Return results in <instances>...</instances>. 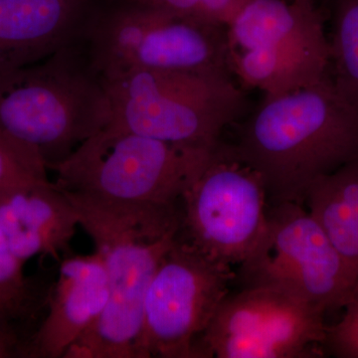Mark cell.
<instances>
[{"label":"cell","mask_w":358,"mask_h":358,"mask_svg":"<svg viewBox=\"0 0 358 358\" xmlns=\"http://www.w3.org/2000/svg\"><path fill=\"white\" fill-rule=\"evenodd\" d=\"M63 190L103 259L110 288L101 317L63 358H136L145 294L178 239L181 208Z\"/></svg>","instance_id":"6da1fadb"},{"label":"cell","mask_w":358,"mask_h":358,"mask_svg":"<svg viewBox=\"0 0 358 358\" xmlns=\"http://www.w3.org/2000/svg\"><path fill=\"white\" fill-rule=\"evenodd\" d=\"M233 148L262 179L268 205L303 204L315 181L358 162V110L326 76L265 96Z\"/></svg>","instance_id":"7a4b0ae2"},{"label":"cell","mask_w":358,"mask_h":358,"mask_svg":"<svg viewBox=\"0 0 358 358\" xmlns=\"http://www.w3.org/2000/svg\"><path fill=\"white\" fill-rule=\"evenodd\" d=\"M109 120L102 77L80 39L34 64L0 73V129L36 148L48 171Z\"/></svg>","instance_id":"3957f363"},{"label":"cell","mask_w":358,"mask_h":358,"mask_svg":"<svg viewBox=\"0 0 358 358\" xmlns=\"http://www.w3.org/2000/svg\"><path fill=\"white\" fill-rule=\"evenodd\" d=\"M102 79L107 126L189 147H217L245 103L228 72L136 70Z\"/></svg>","instance_id":"277c9868"},{"label":"cell","mask_w":358,"mask_h":358,"mask_svg":"<svg viewBox=\"0 0 358 358\" xmlns=\"http://www.w3.org/2000/svg\"><path fill=\"white\" fill-rule=\"evenodd\" d=\"M214 148L178 145L106 126L52 166L68 192L122 201L178 204Z\"/></svg>","instance_id":"5b68a950"},{"label":"cell","mask_w":358,"mask_h":358,"mask_svg":"<svg viewBox=\"0 0 358 358\" xmlns=\"http://www.w3.org/2000/svg\"><path fill=\"white\" fill-rule=\"evenodd\" d=\"M223 29L122 0L99 10L94 6L80 40L102 78L136 70L228 72Z\"/></svg>","instance_id":"8992f818"},{"label":"cell","mask_w":358,"mask_h":358,"mask_svg":"<svg viewBox=\"0 0 358 358\" xmlns=\"http://www.w3.org/2000/svg\"><path fill=\"white\" fill-rule=\"evenodd\" d=\"M240 289H281L324 310L343 308L357 279L305 205H268L260 242L238 266Z\"/></svg>","instance_id":"52a82bcc"},{"label":"cell","mask_w":358,"mask_h":358,"mask_svg":"<svg viewBox=\"0 0 358 358\" xmlns=\"http://www.w3.org/2000/svg\"><path fill=\"white\" fill-rule=\"evenodd\" d=\"M234 280L232 267L212 260L178 235L145 294L136 358L199 357L200 339Z\"/></svg>","instance_id":"ba28073f"},{"label":"cell","mask_w":358,"mask_h":358,"mask_svg":"<svg viewBox=\"0 0 358 358\" xmlns=\"http://www.w3.org/2000/svg\"><path fill=\"white\" fill-rule=\"evenodd\" d=\"M180 203L179 237L229 267L248 258L267 226L262 179L234 148L220 143Z\"/></svg>","instance_id":"9c48e42d"},{"label":"cell","mask_w":358,"mask_h":358,"mask_svg":"<svg viewBox=\"0 0 358 358\" xmlns=\"http://www.w3.org/2000/svg\"><path fill=\"white\" fill-rule=\"evenodd\" d=\"M324 310L281 289L228 294L199 341V357H310L324 343Z\"/></svg>","instance_id":"30bf717a"},{"label":"cell","mask_w":358,"mask_h":358,"mask_svg":"<svg viewBox=\"0 0 358 358\" xmlns=\"http://www.w3.org/2000/svg\"><path fill=\"white\" fill-rule=\"evenodd\" d=\"M79 217L64 190L48 178L20 179L0 186V229L15 255L27 262L70 255Z\"/></svg>","instance_id":"8fae6325"},{"label":"cell","mask_w":358,"mask_h":358,"mask_svg":"<svg viewBox=\"0 0 358 358\" xmlns=\"http://www.w3.org/2000/svg\"><path fill=\"white\" fill-rule=\"evenodd\" d=\"M109 296L107 271L98 252L64 257L49 296L48 313L30 338V357H64L101 317Z\"/></svg>","instance_id":"7c38bea8"},{"label":"cell","mask_w":358,"mask_h":358,"mask_svg":"<svg viewBox=\"0 0 358 358\" xmlns=\"http://www.w3.org/2000/svg\"><path fill=\"white\" fill-rule=\"evenodd\" d=\"M94 6L95 0H0V73L77 42Z\"/></svg>","instance_id":"4fadbf2b"},{"label":"cell","mask_w":358,"mask_h":358,"mask_svg":"<svg viewBox=\"0 0 358 358\" xmlns=\"http://www.w3.org/2000/svg\"><path fill=\"white\" fill-rule=\"evenodd\" d=\"M226 34L230 51L294 47L331 54L317 11L288 0H250Z\"/></svg>","instance_id":"5bb4252c"},{"label":"cell","mask_w":358,"mask_h":358,"mask_svg":"<svg viewBox=\"0 0 358 358\" xmlns=\"http://www.w3.org/2000/svg\"><path fill=\"white\" fill-rule=\"evenodd\" d=\"M331 54L294 47L230 51L229 66L247 86L266 96L305 88L327 76Z\"/></svg>","instance_id":"9a60e30c"},{"label":"cell","mask_w":358,"mask_h":358,"mask_svg":"<svg viewBox=\"0 0 358 358\" xmlns=\"http://www.w3.org/2000/svg\"><path fill=\"white\" fill-rule=\"evenodd\" d=\"M303 204L358 282V162L315 181Z\"/></svg>","instance_id":"2e32d148"},{"label":"cell","mask_w":358,"mask_h":358,"mask_svg":"<svg viewBox=\"0 0 358 358\" xmlns=\"http://www.w3.org/2000/svg\"><path fill=\"white\" fill-rule=\"evenodd\" d=\"M329 49L336 70L334 83L358 110V0H336Z\"/></svg>","instance_id":"e0dca14e"},{"label":"cell","mask_w":358,"mask_h":358,"mask_svg":"<svg viewBox=\"0 0 358 358\" xmlns=\"http://www.w3.org/2000/svg\"><path fill=\"white\" fill-rule=\"evenodd\" d=\"M24 265L0 229V313L15 322L29 315L33 301L32 287L24 274Z\"/></svg>","instance_id":"ac0fdd59"},{"label":"cell","mask_w":358,"mask_h":358,"mask_svg":"<svg viewBox=\"0 0 358 358\" xmlns=\"http://www.w3.org/2000/svg\"><path fill=\"white\" fill-rule=\"evenodd\" d=\"M48 169L36 148L0 129V186L31 178H48Z\"/></svg>","instance_id":"d6986e66"},{"label":"cell","mask_w":358,"mask_h":358,"mask_svg":"<svg viewBox=\"0 0 358 358\" xmlns=\"http://www.w3.org/2000/svg\"><path fill=\"white\" fill-rule=\"evenodd\" d=\"M338 324L327 327L324 343L338 357L358 358V282Z\"/></svg>","instance_id":"ffe728a7"},{"label":"cell","mask_w":358,"mask_h":358,"mask_svg":"<svg viewBox=\"0 0 358 358\" xmlns=\"http://www.w3.org/2000/svg\"><path fill=\"white\" fill-rule=\"evenodd\" d=\"M250 0H200L197 20L227 28Z\"/></svg>","instance_id":"44dd1931"},{"label":"cell","mask_w":358,"mask_h":358,"mask_svg":"<svg viewBox=\"0 0 358 358\" xmlns=\"http://www.w3.org/2000/svg\"><path fill=\"white\" fill-rule=\"evenodd\" d=\"M16 322H0V358L30 357L31 336L25 338Z\"/></svg>","instance_id":"7402d4cb"},{"label":"cell","mask_w":358,"mask_h":358,"mask_svg":"<svg viewBox=\"0 0 358 358\" xmlns=\"http://www.w3.org/2000/svg\"><path fill=\"white\" fill-rule=\"evenodd\" d=\"M143 4L181 18L197 20L200 0H134ZM199 21V20H197Z\"/></svg>","instance_id":"603a6c76"},{"label":"cell","mask_w":358,"mask_h":358,"mask_svg":"<svg viewBox=\"0 0 358 358\" xmlns=\"http://www.w3.org/2000/svg\"><path fill=\"white\" fill-rule=\"evenodd\" d=\"M294 3L298 4L301 7H305V8H313V0H293Z\"/></svg>","instance_id":"cb8c5ba5"},{"label":"cell","mask_w":358,"mask_h":358,"mask_svg":"<svg viewBox=\"0 0 358 358\" xmlns=\"http://www.w3.org/2000/svg\"><path fill=\"white\" fill-rule=\"evenodd\" d=\"M288 1H293V0H288Z\"/></svg>","instance_id":"d4e9b609"}]
</instances>
